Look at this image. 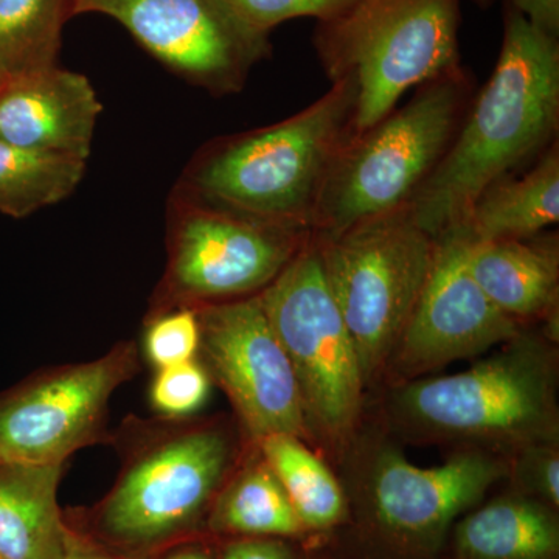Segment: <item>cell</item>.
<instances>
[{
  "mask_svg": "<svg viewBox=\"0 0 559 559\" xmlns=\"http://www.w3.org/2000/svg\"><path fill=\"white\" fill-rule=\"evenodd\" d=\"M200 345V318L190 307L154 312L143 340L146 358L156 370L197 359Z\"/></svg>",
  "mask_w": 559,
  "mask_h": 559,
  "instance_id": "24",
  "label": "cell"
},
{
  "mask_svg": "<svg viewBox=\"0 0 559 559\" xmlns=\"http://www.w3.org/2000/svg\"><path fill=\"white\" fill-rule=\"evenodd\" d=\"M207 522L213 532L245 538H286L305 530L261 452L221 488Z\"/></svg>",
  "mask_w": 559,
  "mask_h": 559,
  "instance_id": "20",
  "label": "cell"
},
{
  "mask_svg": "<svg viewBox=\"0 0 559 559\" xmlns=\"http://www.w3.org/2000/svg\"><path fill=\"white\" fill-rule=\"evenodd\" d=\"M0 559H11L9 557H3V555H0Z\"/></svg>",
  "mask_w": 559,
  "mask_h": 559,
  "instance_id": "33",
  "label": "cell"
},
{
  "mask_svg": "<svg viewBox=\"0 0 559 559\" xmlns=\"http://www.w3.org/2000/svg\"><path fill=\"white\" fill-rule=\"evenodd\" d=\"M160 559H215L207 549L200 544H182V546L173 547Z\"/></svg>",
  "mask_w": 559,
  "mask_h": 559,
  "instance_id": "31",
  "label": "cell"
},
{
  "mask_svg": "<svg viewBox=\"0 0 559 559\" xmlns=\"http://www.w3.org/2000/svg\"><path fill=\"white\" fill-rule=\"evenodd\" d=\"M468 263L488 299L516 322L551 316L557 310V234H540L524 240L474 241L471 238Z\"/></svg>",
  "mask_w": 559,
  "mask_h": 559,
  "instance_id": "16",
  "label": "cell"
},
{
  "mask_svg": "<svg viewBox=\"0 0 559 559\" xmlns=\"http://www.w3.org/2000/svg\"><path fill=\"white\" fill-rule=\"evenodd\" d=\"M62 466L0 463V555L62 559L70 533L57 499Z\"/></svg>",
  "mask_w": 559,
  "mask_h": 559,
  "instance_id": "17",
  "label": "cell"
},
{
  "mask_svg": "<svg viewBox=\"0 0 559 559\" xmlns=\"http://www.w3.org/2000/svg\"><path fill=\"white\" fill-rule=\"evenodd\" d=\"M469 245L466 226L436 238L428 277L395 348L401 370L439 369L520 336V322L500 311L474 278Z\"/></svg>",
  "mask_w": 559,
  "mask_h": 559,
  "instance_id": "13",
  "label": "cell"
},
{
  "mask_svg": "<svg viewBox=\"0 0 559 559\" xmlns=\"http://www.w3.org/2000/svg\"><path fill=\"white\" fill-rule=\"evenodd\" d=\"M259 448L305 528L326 530L344 520L347 502L340 481L299 437L270 436Z\"/></svg>",
  "mask_w": 559,
  "mask_h": 559,
  "instance_id": "21",
  "label": "cell"
},
{
  "mask_svg": "<svg viewBox=\"0 0 559 559\" xmlns=\"http://www.w3.org/2000/svg\"><path fill=\"white\" fill-rule=\"evenodd\" d=\"M100 112L91 81L58 66L0 83V140L20 148L87 162Z\"/></svg>",
  "mask_w": 559,
  "mask_h": 559,
  "instance_id": "15",
  "label": "cell"
},
{
  "mask_svg": "<svg viewBox=\"0 0 559 559\" xmlns=\"http://www.w3.org/2000/svg\"><path fill=\"white\" fill-rule=\"evenodd\" d=\"M473 98L459 68L418 87L400 109L353 135L323 186L312 234L341 231L407 207L450 148Z\"/></svg>",
  "mask_w": 559,
  "mask_h": 559,
  "instance_id": "3",
  "label": "cell"
},
{
  "mask_svg": "<svg viewBox=\"0 0 559 559\" xmlns=\"http://www.w3.org/2000/svg\"><path fill=\"white\" fill-rule=\"evenodd\" d=\"M70 0H0V83L57 66Z\"/></svg>",
  "mask_w": 559,
  "mask_h": 559,
  "instance_id": "23",
  "label": "cell"
},
{
  "mask_svg": "<svg viewBox=\"0 0 559 559\" xmlns=\"http://www.w3.org/2000/svg\"><path fill=\"white\" fill-rule=\"evenodd\" d=\"M210 393L209 371L197 359L157 369L150 400L162 417L180 419L204 406Z\"/></svg>",
  "mask_w": 559,
  "mask_h": 559,
  "instance_id": "25",
  "label": "cell"
},
{
  "mask_svg": "<svg viewBox=\"0 0 559 559\" xmlns=\"http://www.w3.org/2000/svg\"><path fill=\"white\" fill-rule=\"evenodd\" d=\"M506 473L502 462L481 452H463L433 468H419L396 452H385L371 471V520L401 549L432 554L452 522L480 502Z\"/></svg>",
  "mask_w": 559,
  "mask_h": 559,
  "instance_id": "14",
  "label": "cell"
},
{
  "mask_svg": "<svg viewBox=\"0 0 559 559\" xmlns=\"http://www.w3.org/2000/svg\"><path fill=\"white\" fill-rule=\"evenodd\" d=\"M86 164L0 140V213L24 218L64 201L83 180Z\"/></svg>",
  "mask_w": 559,
  "mask_h": 559,
  "instance_id": "22",
  "label": "cell"
},
{
  "mask_svg": "<svg viewBox=\"0 0 559 559\" xmlns=\"http://www.w3.org/2000/svg\"><path fill=\"white\" fill-rule=\"evenodd\" d=\"M476 2L481 3V5H487V3L492 2V0H476Z\"/></svg>",
  "mask_w": 559,
  "mask_h": 559,
  "instance_id": "32",
  "label": "cell"
},
{
  "mask_svg": "<svg viewBox=\"0 0 559 559\" xmlns=\"http://www.w3.org/2000/svg\"><path fill=\"white\" fill-rule=\"evenodd\" d=\"M234 447L213 425L171 426L132 452L95 510V530L112 549L146 554L193 532L210 513Z\"/></svg>",
  "mask_w": 559,
  "mask_h": 559,
  "instance_id": "5",
  "label": "cell"
},
{
  "mask_svg": "<svg viewBox=\"0 0 559 559\" xmlns=\"http://www.w3.org/2000/svg\"><path fill=\"white\" fill-rule=\"evenodd\" d=\"M460 0H360L319 22L314 47L331 84L355 95V134L388 117L407 91L460 66Z\"/></svg>",
  "mask_w": 559,
  "mask_h": 559,
  "instance_id": "4",
  "label": "cell"
},
{
  "mask_svg": "<svg viewBox=\"0 0 559 559\" xmlns=\"http://www.w3.org/2000/svg\"><path fill=\"white\" fill-rule=\"evenodd\" d=\"M455 546L462 559H559L557 514L539 499L506 496L462 520Z\"/></svg>",
  "mask_w": 559,
  "mask_h": 559,
  "instance_id": "19",
  "label": "cell"
},
{
  "mask_svg": "<svg viewBox=\"0 0 559 559\" xmlns=\"http://www.w3.org/2000/svg\"><path fill=\"white\" fill-rule=\"evenodd\" d=\"M70 11L119 21L157 61L218 97L240 92L271 55L270 33L230 0H70Z\"/></svg>",
  "mask_w": 559,
  "mask_h": 559,
  "instance_id": "10",
  "label": "cell"
},
{
  "mask_svg": "<svg viewBox=\"0 0 559 559\" xmlns=\"http://www.w3.org/2000/svg\"><path fill=\"white\" fill-rule=\"evenodd\" d=\"M219 559H296L278 538H242L224 547Z\"/></svg>",
  "mask_w": 559,
  "mask_h": 559,
  "instance_id": "28",
  "label": "cell"
},
{
  "mask_svg": "<svg viewBox=\"0 0 559 559\" xmlns=\"http://www.w3.org/2000/svg\"><path fill=\"white\" fill-rule=\"evenodd\" d=\"M197 310L200 352L250 437H300L307 419L299 384L259 294Z\"/></svg>",
  "mask_w": 559,
  "mask_h": 559,
  "instance_id": "12",
  "label": "cell"
},
{
  "mask_svg": "<svg viewBox=\"0 0 559 559\" xmlns=\"http://www.w3.org/2000/svg\"><path fill=\"white\" fill-rule=\"evenodd\" d=\"M355 135V95L345 83L296 116L216 139L190 162L176 193L255 218L312 230L334 162Z\"/></svg>",
  "mask_w": 559,
  "mask_h": 559,
  "instance_id": "2",
  "label": "cell"
},
{
  "mask_svg": "<svg viewBox=\"0 0 559 559\" xmlns=\"http://www.w3.org/2000/svg\"><path fill=\"white\" fill-rule=\"evenodd\" d=\"M138 369L124 342L102 358L43 374L0 401V463L64 465L102 436L110 396Z\"/></svg>",
  "mask_w": 559,
  "mask_h": 559,
  "instance_id": "11",
  "label": "cell"
},
{
  "mask_svg": "<svg viewBox=\"0 0 559 559\" xmlns=\"http://www.w3.org/2000/svg\"><path fill=\"white\" fill-rule=\"evenodd\" d=\"M559 127V40L507 5L496 68L471 102L450 148L411 201L430 237L465 226L477 198L555 140Z\"/></svg>",
  "mask_w": 559,
  "mask_h": 559,
  "instance_id": "1",
  "label": "cell"
},
{
  "mask_svg": "<svg viewBox=\"0 0 559 559\" xmlns=\"http://www.w3.org/2000/svg\"><path fill=\"white\" fill-rule=\"evenodd\" d=\"M314 237L367 382L399 345L428 277L436 238L415 223L409 207L334 237Z\"/></svg>",
  "mask_w": 559,
  "mask_h": 559,
  "instance_id": "6",
  "label": "cell"
},
{
  "mask_svg": "<svg viewBox=\"0 0 559 559\" xmlns=\"http://www.w3.org/2000/svg\"><path fill=\"white\" fill-rule=\"evenodd\" d=\"M311 234L173 191L168 264L156 312L257 296L288 266Z\"/></svg>",
  "mask_w": 559,
  "mask_h": 559,
  "instance_id": "7",
  "label": "cell"
},
{
  "mask_svg": "<svg viewBox=\"0 0 559 559\" xmlns=\"http://www.w3.org/2000/svg\"><path fill=\"white\" fill-rule=\"evenodd\" d=\"M238 13L264 33L296 17L326 22L347 13L360 0H230Z\"/></svg>",
  "mask_w": 559,
  "mask_h": 559,
  "instance_id": "26",
  "label": "cell"
},
{
  "mask_svg": "<svg viewBox=\"0 0 559 559\" xmlns=\"http://www.w3.org/2000/svg\"><path fill=\"white\" fill-rule=\"evenodd\" d=\"M518 474L525 487L551 509L559 506V455L550 444L533 443L520 459Z\"/></svg>",
  "mask_w": 559,
  "mask_h": 559,
  "instance_id": "27",
  "label": "cell"
},
{
  "mask_svg": "<svg viewBox=\"0 0 559 559\" xmlns=\"http://www.w3.org/2000/svg\"><path fill=\"white\" fill-rule=\"evenodd\" d=\"M530 24L539 31L559 36V0H509Z\"/></svg>",
  "mask_w": 559,
  "mask_h": 559,
  "instance_id": "29",
  "label": "cell"
},
{
  "mask_svg": "<svg viewBox=\"0 0 559 559\" xmlns=\"http://www.w3.org/2000/svg\"><path fill=\"white\" fill-rule=\"evenodd\" d=\"M539 345L510 349L451 377L412 382L396 396L411 426L443 439L544 443L557 429L554 370Z\"/></svg>",
  "mask_w": 559,
  "mask_h": 559,
  "instance_id": "8",
  "label": "cell"
},
{
  "mask_svg": "<svg viewBox=\"0 0 559 559\" xmlns=\"http://www.w3.org/2000/svg\"><path fill=\"white\" fill-rule=\"evenodd\" d=\"M559 221L558 140L527 173L507 176L474 202L465 226L474 241L538 237Z\"/></svg>",
  "mask_w": 559,
  "mask_h": 559,
  "instance_id": "18",
  "label": "cell"
},
{
  "mask_svg": "<svg viewBox=\"0 0 559 559\" xmlns=\"http://www.w3.org/2000/svg\"><path fill=\"white\" fill-rule=\"evenodd\" d=\"M62 559H119L110 551L95 546L91 540L81 538V536L70 530L68 544H66Z\"/></svg>",
  "mask_w": 559,
  "mask_h": 559,
  "instance_id": "30",
  "label": "cell"
},
{
  "mask_svg": "<svg viewBox=\"0 0 559 559\" xmlns=\"http://www.w3.org/2000/svg\"><path fill=\"white\" fill-rule=\"evenodd\" d=\"M259 297L296 373L305 419L341 433L358 414L366 382L314 234Z\"/></svg>",
  "mask_w": 559,
  "mask_h": 559,
  "instance_id": "9",
  "label": "cell"
}]
</instances>
